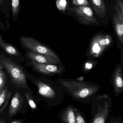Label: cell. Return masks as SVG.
<instances>
[{"instance_id":"cell-1","label":"cell","mask_w":123,"mask_h":123,"mask_svg":"<svg viewBox=\"0 0 123 123\" xmlns=\"http://www.w3.org/2000/svg\"><path fill=\"white\" fill-rule=\"evenodd\" d=\"M0 61L10 76L12 83L17 87L29 90L26 75L23 68L9 58L2 57Z\"/></svg>"},{"instance_id":"cell-2","label":"cell","mask_w":123,"mask_h":123,"mask_svg":"<svg viewBox=\"0 0 123 123\" xmlns=\"http://www.w3.org/2000/svg\"><path fill=\"white\" fill-rule=\"evenodd\" d=\"M19 41L22 47L29 51L48 55L59 60L57 55L54 51L33 37H21Z\"/></svg>"},{"instance_id":"cell-3","label":"cell","mask_w":123,"mask_h":123,"mask_svg":"<svg viewBox=\"0 0 123 123\" xmlns=\"http://www.w3.org/2000/svg\"><path fill=\"white\" fill-rule=\"evenodd\" d=\"M62 82L72 95L78 98H85L97 91L96 87L85 83L64 80H62Z\"/></svg>"},{"instance_id":"cell-4","label":"cell","mask_w":123,"mask_h":123,"mask_svg":"<svg viewBox=\"0 0 123 123\" xmlns=\"http://www.w3.org/2000/svg\"><path fill=\"white\" fill-rule=\"evenodd\" d=\"M67 10L74 12L82 24L89 25L98 24L91 8L88 6H76L70 7Z\"/></svg>"},{"instance_id":"cell-5","label":"cell","mask_w":123,"mask_h":123,"mask_svg":"<svg viewBox=\"0 0 123 123\" xmlns=\"http://www.w3.org/2000/svg\"><path fill=\"white\" fill-rule=\"evenodd\" d=\"M31 63L37 71L46 74H60L63 70L62 67L55 65L40 64L33 61Z\"/></svg>"},{"instance_id":"cell-6","label":"cell","mask_w":123,"mask_h":123,"mask_svg":"<svg viewBox=\"0 0 123 123\" xmlns=\"http://www.w3.org/2000/svg\"><path fill=\"white\" fill-rule=\"evenodd\" d=\"M27 56L31 61L40 64L55 65L60 62L59 60L53 57L29 51L27 53Z\"/></svg>"},{"instance_id":"cell-7","label":"cell","mask_w":123,"mask_h":123,"mask_svg":"<svg viewBox=\"0 0 123 123\" xmlns=\"http://www.w3.org/2000/svg\"><path fill=\"white\" fill-rule=\"evenodd\" d=\"M23 101V98L21 95L20 93L16 92L13 96L11 100L8 111L9 116L11 117L16 114L21 108Z\"/></svg>"},{"instance_id":"cell-8","label":"cell","mask_w":123,"mask_h":123,"mask_svg":"<svg viewBox=\"0 0 123 123\" xmlns=\"http://www.w3.org/2000/svg\"><path fill=\"white\" fill-rule=\"evenodd\" d=\"M38 89V92L41 95L48 98H53L55 96L54 90L48 85L41 81L35 82Z\"/></svg>"},{"instance_id":"cell-9","label":"cell","mask_w":123,"mask_h":123,"mask_svg":"<svg viewBox=\"0 0 123 123\" xmlns=\"http://www.w3.org/2000/svg\"><path fill=\"white\" fill-rule=\"evenodd\" d=\"M11 11L10 0H0V11L5 16L6 23L7 29L10 28V18Z\"/></svg>"},{"instance_id":"cell-10","label":"cell","mask_w":123,"mask_h":123,"mask_svg":"<svg viewBox=\"0 0 123 123\" xmlns=\"http://www.w3.org/2000/svg\"><path fill=\"white\" fill-rule=\"evenodd\" d=\"M96 14L101 18L106 16V8L104 0H90Z\"/></svg>"},{"instance_id":"cell-11","label":"cell","mask_w":123,"mask_h":123,"mask_svg":"<svg viewBox=\"0 0 123 123\" xmlns=\"http://www.w3.org/2000/svg\"><path fill=\"white\" fill-rule=\"evenodd\" d=\"M113 83L115 91L117 93H121L123 90V87L122 72L121 67H118L115 71L113 79Z\"/></svg>"},{"instance_id":"cell-12","label":"cell","mask_w":123,"mask_h":123,"mask_svg":"<svg viewBox=\"0 0 123 123\" xmlns=\"http://www.w3.org/2000/svg\"><path fill=\"white\" fill-rule=\"evenodd\" d=\"M113 22L115 31L120 42L123 43V23L120 22L114 14L113 17Z\"/></svg>"},{"instance_id":"cell-13","label":"cell","mask_w":123,"mask_h":123,"mask_svg":"<svg viewBox=\"0 0 123 123\" xmlns=\"http://www.w3.org/2000/svg\"><path fill=\"white\" fill-rule=\"evenodd\" d=\"M0 47L6 52L10 55L18 56L20 55L18 50L12 44L6 43L3 41L0 42Z\"/></svg>"},{"instance_id":"cell-14","label":"cell","mask_w":123,"mask_h":123,"mask_svg":"<svg viewBox=\"0 0 123 123\" xmlns=\"http://www.w3.org/2000/svg\"><path fill=\"white\" fill-rule=\"evenodd\" d=\"M12 19L14 22L18 19L20 9V0H10Z\"/></svg>"},{"instance_id":"cell-15","label":"cell","mask_w":123,"mask_h":123,"mask_svg":"<svg viewBox=\"0 0 123 123\" xmlns=\"http://www.w3.org/2000/svg\"><path fill=\"white\" fill-rule=\"evenodd\" d=\"M12 92L8 91L7 87H4L0 93V107L3 105H7L10 97L11 96ZM5 107V106L3 105Z\"/></svg>"},{"instance_id":"cell-16","label":"cell","mask_w":123,"mask_h":123,"mask_svg":"<svg viewBox=\"0 0 123 123\" xmlns=\"http://www.w3.org/2000/svg\"><path fill=\"white\" fill-rule=\"evenodd\" d=\"M63 119L66 123H75L76 122L75 117L74 111L72 108H69L63 114Z\"/></svg>"},{"instance_id":"cell-17","label":"cell","mask_w":123,"mask_h":123,"mask_svg":"<svg viewBox=\"0 0 123 123\" xmlns=\"http://www.w3.org/2000/svg\"><path fill=\"white\" fill-rule=\"evenodd\" d=\"M56 3L57 7L59 10L65 12L68 5L66 0H56Z\"/></svg>"},{"instance_id":"cell-18","label":"cell","mask_w":123,"mask_h":123,"mask_svg":"<svg viewBox=\"0 0 123 123\" xmlns=\"http://www.w3.org/2000/svg\"><path fill=\"white\" fill-rule=\"evenodd\" d=\"M25 96L30 107L33 109L35 110L37 109V106L36 103L31 94L29 93L26 92L25 93Z\"/></svg>"},{"instance_id":"cell-19","label":"cell","mask_w":123,"mask_h":123,"mask_svg":"<svg viewBox=\"0 0 123 123\" xmlns=\"http://www.w3.org/2000/svg\"><path fill=\"white\" fill-rule=\"evenodd\" d=\"M74 5L76 6H85L89 5L87 0H72Z\"/></svg>"},{"instance_id":"cell-20","label":"cell","mask_w":123,"mask_h":123,"mask_svg":"<svg viewBox=\"0 0 123 123\" xmlns=\"http://www.w3.org/2000/svg\"><path fill=\"white\" fill-rule=\"evenodd\" d=\"M114 8L116 11L115 15L119 20L123 23V13L122 12L120 8L117 4L114 6Z\"/></svg>"},{"instance_id":"cell-21","label":"cell","mask_w":123,"mask_h":123,"mask_svg":"<svg viewBox=\"0 0 123 123\" xmlns=\"http://www.w3.org/2000/svg\"><path fill=\"white\" fill-rule=\"evenodd\" d=\"M7 77L3 71L0 73V87L3 88L6 84Z\"/></svg>"},{"instance_id":"cell-22","label":"cell","mask_w":123,"mask_h":123,"mask_svg":"<svg viewBox=\"0 0 123 123\" xmlns=\"http://www.w3.org/2000/svg\"><path fill=\"white\" fill-rule=\"evenodd\" d=\"M116 2L122 12L123 13V0H116Z\"/></svg>"},{"instance_id":"cell-23","label":"cell","mask_w":123,"mask_h":123,"mask_svg":"<svg viewBox=\"0 0 123 123\" xmlns=\"http://www.w3.org/2000/svg\"><path fill=\"white\" fill-rule=\"evenodd\" d=\"M75 120L76 121V122L77 123H85V122L84 119L80 115H77V117H76V118L75 119Z\"/></svg>"},{"instance_id":"cell-24","label":"cell","mask_w":123,"mask_h":123,"mask_svg":"<svg viewBox=\"0 0 123 123\" xmlns=\"http://www.w3.org/2000/svg\"><path fill=\"white\" fill-rule=\"evenodd\" d=\"M0 30H2L5 32H7V31L5 25L4 24V23L2 21L0 18Z\"/></svg>"},{"instance_id":"cell-25","label":"cell","mask_w":123,"mask_h":123,"mask_svg":"<svg viewBox=\"0 0 123 123\" xmlns=\"http://www.w3.org/2000/svg\"><path fill=\"white\" fill-rule=\"evenodd\" d=\"M24 121L22 119H15L11 121V123H22Z\"/></svg>"},{"instance_id":"cell-26","label":"cell","mask_w":123,"mask_h":123,"mask_svg":"<svg viewBox=\"0 0 123 123\" xmlns=\"http://www.w3.org/2000/svg\"><path fill=\"white\" fill-rule=\"evenodd\" d=\"M85 67L86 69H91L92 67V65L90 63H86L85 64Z\"/></svg>"},{"instance_id":"cell-27","label":"cell","mask_w":123,"mask_h":123,"mask_svg":"<svg viewBox=\"0 0 123 123\" xmlns=\"http://www.w3.org/2000/svg\"><path fill=\"white\" fill-rule=\"evenodd\" d=\"M5 119H0V123H5Z\"/></svg>"},{"instance_id":"cell-28","label":"cell","mask_w":123,"mask_h":123,"mask_svg":"<svg viewBox=\"0 0 123 123\" xmlns=\"http://www.w3.org/2000/svg\"><path fill=\"white\" fill-rule=\"evenodd\" d=\"M3 41V39L2 37V36L0 34V42H2V41Z\"/></svg>"},{"instance_id":"cell-29","label":"cell","mask_w":123,"mask_h":123,"mask_svg":"<svg viewBox=\"0 0 123 123\" xmlns=\"http://www.w3.org/2000/svg\"><path fill=\"white\" fill-rule=\"evenodd\" d=\"M3 67L2 66H0V73L2 71V69Z\"/></svg>"},{"instance_id":"cell-30","label":"cell","mask_w":123,"mask_h":123,"mask_svg":"<svg viewBox=\"0 0 123 123\" xmlns=\"http://www.w3.org/2000/svg\"><path fill=\"white\" fill-rule=\"evenodd\" d=\"M3 88H2L1 87H0V93L2 91V90L3 89Z\"/></svg>"}]
</instances>
